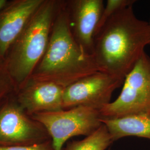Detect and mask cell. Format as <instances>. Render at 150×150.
<instances>
[{
    "label": "cell",
    "mask_w": 150,
    "mask_h": 150,
    "mask_svg": "<svg viewBox=\"0 0 150 150\" xmlns=\"http://www.w3.org/2000/svg\"><path fill=\"white\" fill-rule=\"evenodd\" d=\"M148 45L150 24L138 18L130 6L112 16L95 35L92 56L99 71L125 80Z\"/></svg>",
    "instance_id": "obj_1"
},
{
    "label": "cell",
    "mask_w": 150,
    "mask_h": 150,
    "mask_svg": "<svg viewBox=\"0 0 150 150\" xmlns=\"http://www.w3.org/2000/svg\"><path fill=\"white\" fill-rule=\"evenodd\" d=\"M97 71L93 56L86 52L74 38L66 2H63L46 51L28 81L50 82L65 88Z\"/></svg>",
    "instance_id": "obj_2"
},
{
    "label": "cell",
    "mask_w": 150,
    "mask_h": 150,
    "mask_svg": "<svg viewBox=\"0 0 150 150\" xmlns=\"http://www.w3.org/2000/svg\"><path fill=\"white\" fill-rule=\"evenodd\" d=\"M62 4L59 1L44 0L7 54L6 63L16 92L30 80L42 58Z\"/></svg>",
    "instance_id": "obj_3"
},
{
    "label": "cell",
    "mask_w": 150,
    "mask_h": 150,
    "mask_svg": "<svg viewBox=\"0 0 150 150\" xmlns=\"http://www.w3.org/2000/svg\"><path fill=\"white\" fill-rule=\"evenodd\" d=\"M100 113L106 118L150 113V57L146 52L126 76L117 98Z\"/></svg>",
    "instance_id": "obj_4"
},
{
    "label": "cell",
    "mask_w": 150,
    "mask_h": 150,
    "mask_svg": "<svg viewBox=\"0 0 150 150\" xmlns=\"http://www.w3.org/2000/svg\"><path fill=\"white\" fill-rule=\"evenodd\" d=\"M31 117L47 129L54 150H62L66 142L72 137L89 136L102 124L99 110L83 106L56 112L39 113Z\"/></svg>",
    "instance_id": "obj_5"
},
{
    "label": "cell",
    "mask_w": 150,
    "mask_h": 150,
    "mask_svg": "<svg viewBox=\"0 0 150 150\" xmlns=\"http://www.w3.org/2000/svg\"><path fill=\"white\" fill-rule=\"evenodd\" d=\"M51 139L47 129L22 109L15 99L0 106V146H30Z\"/></svg>",
    "instance_id": "obj_6"
},
{
    "label": "cell",
    "mask_w": 150,
    "mask_h": 150,
    "mask_svg": "<svg viewBox=\"0 0 150 150\" xmlns=\"http://www.w3.org/2000/svg\"><path fill=\"white\" fill-rule=\"evenodd\" d=\"M123 81L100 71L88 75L64 88V110L83 106L100 111L111 102L113 92Z\"/></svg>",
    "instance_id": "obj_7"
},
{
    "label": "cell",
    "mask_w": 150,
    "mask_h": 150,
    "mask_svg": "<svg viewBox=\"0 0 150 150\" xmlns=\"http://www.w3.org/2000/svg\"><path fill=\"white\" fill-rule=\"evenodd\" d=\"M70 27L75 40L92 55L95 33L104 6L102 0H72L66 2Z\"/></svg>",
    "instance_id": "obj_8"
},
{
    "label": "cell",
    "mask_w": 150,
    "mask_h": 150,
    "mask_svg": "<svg viewBox=\"0 0 150 150\" xmlns=\"http://www.w3.org/2000/svg\"><path fill=\"white\" fill-rule=\"evenodd\" d=\"M44 0L8 1L0 10V58L5 59L19 36Z\"/></svg>",
    "instance_id": "obj_9"
},
{
    "label": "cell",
    "mask_w": 150,
    "mask_h": 150,
    "mask_svg": "<svg viewBox=\"0 0 150 150\" xmlns=\"http://www.w3.org/2000/svg\"><path fill=\"white\" fill-rule=\"evenodd\" d=\"M64 87L53 82L28 81L16 92V100L31 116L39 113L59 111L64 110Z\"/></svg>",
    "instance_id": "obj_10"
},
{
    "label": "cell",
    "mask_w": 150,
    "mask_h": 150,
    "mask_svg": "<svg viewBox=\"0 0 150 150\" xmlns=\"http://www.w3.org/2000/svg\"><path fill=\"white\" fill-rule=\"evenodd\" d=\"M114 141L135 136L150 139V113L132 115L115 118H101Z\"/></svg>",
    "instance_id": "obj_11"
},
{
    "label": "cell",
    "mask_w": 150,
    "mask_h": 150,
    "mask_svg": "<svg viewBox=\"0 0 150 150\" xmlns=\"http://www.w3.org/2000/svg\"><path fill=\"white\" fill-rule=\"evenodd\" d=\"M113 142L105 125L80 141L69 142L62 150H105Z\"/></svg>",
    "instance_id": "obj_12"
},
{
    "label": "cell",
    "mask_w": 150,
    "mask_h": 150,
    "mask_svg": "<svg viewBox=\"0 0 150 150\" xmlns=\"http://www.w3.org/2000/svg\"><path fill=\"white\" fill-rule=\"evenodd\" d=\"M136 1L134 0H108L103 7L100 20L97 26L95 36L102 28L106 22L115 13L130 6H133Z\"/></svg>",
    "instance_id": "obj_13"
},
{
    "label": "cell",
    "mask_w": 150,
    "mask_h": 150,
    "mask_svg": "<svg viewBox=\"0 0 150 150\" xmlns=\"http://www.w3.org/2000/svg\"><path fill=\"white\" fill-rule=\"evenodd\" d=\"M16 91L15 84L8 70L5 59L0 58V105L6 97Z\"/></svg>",
    "instance_id": "obj_14"
},
{
    "label": "cell",
    "mask_w": 150,
    "mask_h": 150,
    "mask_svg": "<svg viewBox=\"0 0 150 150\" xmlns=\"http://www.w3.org/2000/svg\"><path fill=\"white\" fill-rule=\"evenodd\" d=\"M0 150H54L51 139L40 144L30 146H0Z\"/></svg>",
    "instance_id": "obj_15"
},
{
    "label": "cell",
    "mask_w": 150,
    "mask_h": 150,
    "mask_svg": "<svg viewBox=\"0 0 150 150\" xmlns=\"http://www.w3.org/2000/svg\"><path fill=\"white\" fill-rule=\"evenodd\" d=\"M8 2V1L7 0H0V10Z\"/></svg>",
    "instance_id": "obj_16"
},
{
    "label": "cell",
    "mask_w": 150,
    "mask_h": 150,
    "mask_svg": "<svg viewBox=\"0 0 150 150\" xmlns=\"http://www.w3.org/2000/svg\"><path fill=\"white\" fill-rule=\"evenodd\" d=\"M149 24H150V21L149 22Z\"/></svg>",
    "instance_id": "obj_17"
}]
</instances>
